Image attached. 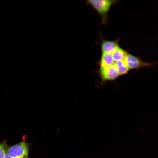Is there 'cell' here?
Masks as SVG:
<instances>
[{
  "instance_id": "6da1fadb",
  "label": "cell",
  "mask_w": 158,
  "mask_h": 158,
  "mask_svg": "<svg viewBox=\"0 0 158 158\" xmlns=\"http://www.w3.org/2000/svg\"><path fill=\"white\" fill-rule=\"evenodd\" d=\"M118 1L115 0H89L88 4L91 5L100 14L102 23H106L107 13L111 6Z\"/></svg>"
},
{
  "instance_id": "7a4b0ae2",
  "label": "cell",
  "mask_w": 158,
  "mask_h": 158,
  "mask_svg": "<svg viewBox=\"0 0 158 158\" xmlns=\"http://www.w3.org/2000/svg\"><path fill=\"white\" fill-rule=\"evenodd\" d=\"M28 145L25 140L8 148L7 153L14 158H28Z\"/></svg>"
},
{
  "instance_id": "5b68a950",
  "label": "cell",
  "mask_w": 158,
  "mask_h": 158,
  "mask_svg": "<svg viewBox=\"0 0 158 158\" xmlns=\"http://www.w3.org/2000/svg\"><path fill=\"white\" fill-rule=\"evenodd\" d=\"M111 54L102 53L100 60L99 69L106 68L115 64Z\"/></svg>"
},
{
  "instance_id": "277c9868",
  "label": "cell",
  "mask_w": 158,
  "mask_h": 158,
  "mask_svg": "<svg viewBox=\"0 0 158 158\" xmlns=\"http://www.w3.org/2000/svg\"><path fill=\"white\" fill-rule=\"evenodd\" d=\"M119 47L118 42L116 41L103 40L101 44L102 53L111 54Z\"/></svg>"
},
{
  "instance_id": "3957f363",
  "label": "cell",
  "mask_w": 158,
  "mask_h": 158,
  "mask_svg": "<svg viewBox=\"0 0 158 158\" xmlns=\"http://www.w3.org/2000/svg\"><path fill=\"white\" fill-rule=\"evenodd\" d=\"M124 60L129 70L138 69L144 67L149 66L154 63L144 61L139 57L130 54H127Z\"/></svg>"
},
{
  "instance_id": "9c48e42d",
  "label": "cell",
  "mask_w": 158,
  "mask_h": 158,
  "mask_svg": "<svg viewBox=\"0 0 158 158\" xmlns=\"http://www.w3.org/2000/svg\"><path fill=\"white\" fill-rule=\"evenodd\" d=\"M3 158H14L11 157L6 153L5 154V155H4V156Z\"/></svg>"
},
{
  "instance_id": "52a82bcc",
  "label": "cell",
  "mask_w": 158,
  "mask_h": 158,
  "mask_svg": "<svg viewBox=\"0 0 158 158\" xmlns=\"http://www.w3.org/2000/svg\"><path fill=\"white\" fill-rule=\"evenodd\" d=\"M115 65L118 70L120 76L127 74L129 70L124 60L115 62Z\"/></svg>"
},
{
  "instance_id": "ba28073f",
  "label": "cell",
  "mask_w": 158,
  "mask_h": 158,
  "mask_svg": "<svg viewBox=\"0 0 158 158\" xmlns=\"http://www.w3.org/2000/svg\"><path fill=\"white\" fill-rule=\"evenodd\" d=\"M8 148L6 142L0 143V158H3L7 152Z\"/></svg>"
},
{
  "instance_id": "8992f818",
  "label": "cell",
  "mask_w": 158,
  "mask_h": 158,
  "mask_svg": "<svg viewBox=\"0 0 158 158\" xmlns=\"http://www.w3.org/2000/svg\"><path fill=\"white\" fill-rule=\"evenodd\" d=\"M127 54L124 49L119 47L111 54L114 61L116 62L124 60Z\"/></svg>"
}]
</instances>
